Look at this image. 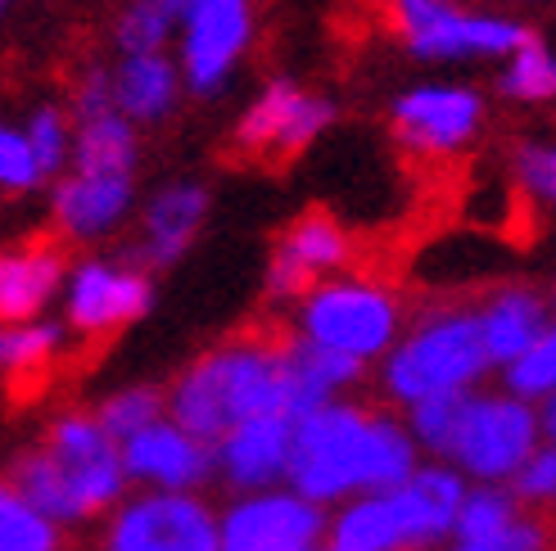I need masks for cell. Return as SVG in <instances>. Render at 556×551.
I'll return each instance as SVG.
<instances>
[{
  "mask_svg": "<svg viewBox=\"0 0 556 551\" xmlns=\"http://www.w3.org/2000/svg\"><path fill=\"white\" fill-rule=\"evenodd\" d=\"M516 492L525 502L556 507V448H543L525 461V471L516 475Z\"/></svg>",
  "mask_w": 556,
  "mask_h": 551,
  "instance_id": "obj_39",
  "label": "cell"
},
{
  "mask_svg": "<svg viewBox=\"0 0 556 551\" xmlns=\"http://www.w3.org/2000/svg\"><path fill=\"white\" fill-rule=\"evenodd\" d=\"M330 118H336V108H330L326 100L294 91L290 81H271V87L258 95V104L240 118L227 158H236V163L254 158V163H263V168L281 172L290 158H299L303 150H308V141Z\"/></svg>",
  "mask_w": 556,
  "mask_h": 551,
  "instance_id": "obj_6",
  "label": "cell"
},
{
  "mask_svg": "<svg viewBox=\"0 0 556 551\" xmlns=\"http://www.w3.org/2000/svg\"><path fill=\"white\" fill-rule=\"evenodd\" d=\"M150 308V281L136 271H118L109 262H87L73 276L68 294V321L81 339L114 335L118 325L136 321Z\"/></svg>",
  "mask_w": 556,
  "mask_h": 551,
  "instance_id": "obj_13",
  "label": "cell"
},
{
  "mask_svg": "<svg viewBox=\"0 0 556 551\" xmlns=\"http://www.w3.org/2000/svg\"><path fill=\"white\" fill-rule=\"evenodd\" d=\"M177 95V77L173 64L163 54H127L123 68L114 73V100H118V114L127 118H163L173 108Z\"/></svg>",
  "mask_w": 556,
  "mask_h": 551,
  "instance_id": "obj_23",
  "label": "cell"
},
{
  "mask_svg": "<svg viewBox=\"0 0 556 551\" xmlns=\"http://www.w3.org/2000/svg\"><path fill=\"white\" fill-rule=\"evenodd\" d=\"M249 41V0H194L186 18V81L213 95Z\"/></svg>",
  "mask_w": 556,
  "mask_h": 551,
  "instance_id": "obj_10",
  "label": "cell"
},
{
  "mask_svg": "<svg viewBox=\"0 0 556 551\" xmlns=\"http://www.w3.org/2000/svg\"><path fill=\"white\" fill-rule=\"evenodd\" d=\"M543 339V298L534 290H503L484 308V344L493 362H520Z\"/></svg>",
  "mask_w": 556,
  "mask_h": 551,
  "instance_id": "obj_21",
  "label": "cell"
},
{
  "mask_svg": "<svg viewBox=\"0 0 556 551\" xmlns=\"http://www.w3.org/2000/svg\"><path fill=\"white\" fill-rule=\"evenodd\" d=\"M267 290H271V298L313 294V290H317V271L303 262V258H294L290 249H281V244H276V249H271V267H267Z\"/></svg>",
  "mask_w": 556,
  "mask_h": 551,
  "instance_id": "obj_38",
  "label": "cell"
},
{
  "mask_svg": "<svg viewBox=\"0 0 556 551\" xmlns=\"http://www.w3.org/2000/svg\"><path fill=\"white\" fill-rule=\"evenodd\" d=\"M299 425L303 421L290 417V411H263V417L236 425L217 448L227 479L240 488H258V484H271L276 475H286L294 461Z\"/></svg>",
  "mask_w": 556,
  "mask_h": 551,
  "instance_id": "obj_14",
  "label": "cell"
},
{
  "mask_svg": "<svg viewBox=\"0 0 556 551\" xmlns=\"http://www.w3.org/2000/svg\"><path fill=\"white\" fill-rule=\"evenodd\" d=\"M516 177H520L525 195H539V200L556 204V150L552 145H520Z\"/></svg>",
  "mask_w": 556,
  "mask_h": 551,
  "instance_id": "obj_36",
  "label": "cell"
},
{
  "mask_svg": "<svg viewBox=\"0 0 556 551\" xmlns=\"http://www.w3.org/2000/svg\"><path fill=\"white\" fill-rule=\"evenodd\" d=\"M131 158H136V141H131V127L109 114L81 127L77 136V172H91V177H131Z\"/></svg>",
  "mask_w": 556,
  "mask_h": 551,
  "instance_id": "obj_25",
  "label": "cell"
},
{
  "mask_svg": "<svg viewBox=\"0 0 556 551\" xmlns=\"http://www.w3.org/2000/svg\"><path fill=\"white\" fill-rule=\"evenodd\" d=\"M10 488L18 492L23 502H33L41 515H50V520H73V515H81L77 502H73V492H68V484H64V475H60V465H54V457L46 452V444L33 448V452H18V457H14V465H10Z\"/></svg>",
  "mask_w": 556,
  "mask_h": 551,
  "instance_id": "obj_24",
  "label": "cell"
},
{
  "mask_svg": "<svg viewBox=\"0 0 556 551\" xmlns=\"http://www.w3.org/2000/svg\"><path fill=\"white\" fill-rule=\"evenodd\" d=\"M493 362L484 344V317L476 312H439L389 357L384 384L403 402H426L439 394H457Z\"/></svg>",
  "mask_w": 556,
  "mask_h": 551,
  "instance_id": "obj_2",
  "label": "cell"
},
{
  "mask_svg": "<svg viewBox=\"0 0 556 551\" xmlns=\"http://www.w3.org/2000/svg\"><path fill=\"white\" fill-rule=\"evenodd\" d=\"M511 380V389L520 398H552L556 394V330H543V339L520 357V362H511L507 371Z\"/></svg>",
  "mask_w": 556,
  "mask_h": 551,
  "instance_id": "obj_34",
  "label": "cell"
},
{
  "mask_svg": "<svg viewBox=\"0 0 556 551\" xmlns=\"http://www.w3.org/2000/svg\"><path fill=\"white\" fill-rule=\"evenodd\" d=\"M46 452L54 457V465H60V475H64L81 515H96L100 507H109L118 498L127 461L118 457L114 438H109V430L100 421L68 411V417H60L50 425Z\"/></svg>",
  "mask_w": 556,
  "mask_h": 551,
  "instance_id": "obj_7",
  "label": "cell"
},
{
  "mask_svg": "<svg viewBox=\"0 0 556 551\" xmlns=\"http://www.w3.org/2000/svg\"><path fill=\"white\" fill-rule=\"evenodd\" d=\"M60 538H54L50 515H41L33 502H23L14 488L0 492V551H54Z\"/></svg>",
  "mask_w": 556,
  "mask_h": 551,
  "instance_id": "obj_30",
  "label": "cell"
},
{
  "mask_svg": "<svg viewBox=\"0 0 556 551\" xmlns=\"http://www.w3.org/2000/svg\"><path fill=\"white\" fill-rule=\"evenodd\" d=\"M399 330V303L371 281L317 285L303 308V335L349 357H376Z\"/></svg>",
  "mask_w": 556,
  "mask_h": 551,
  "instance_id": "obj_5",
  "label": "cell"
},
{
  "mask_svg": "<svg viewBox=\"0 0 556 551\" xmlns=\"http://www.w3.org/2000/svg\"><path fill=\"white\" fill-rule=\"evenodd\" d=\"M127 200H131V177L73 172L60 190H54V231L68 235V240L100 235L123 217Z\"/></svg>",
  "mask_w": 556,
  "mask_h": 551,
  "instance_id": "obj_17",
  "label": "cell"
},
{
  "mask_svg": "<svg viewBox=\"0 0 556 551\" xmlns=\"http://www.w3.org/2000/svg\"><path fill=\"white\" fill-rule=\"evenodd\" d=\"M543 547H547V525H543V520H516L503 538L462 542L457 551H543Z\"/></svg>",
  "mask_w": 556,
  "mask_h": 551,
  "instance_id": "obj_40",
  "label": "cell"
},
{
  "mask_svg": "<svg viewBox=\"0 0 556 551\" xmlns=\"http://www.w3.org/2000/svg\"><path fill=\"white\" fill-rule=\"evenodd\" d=\"M294 335L281 321L244 325L231 344L200 357L168 394V407L186 434L200 444H222L236 425L281 411V357Z\"/></svg>",
  "mask_w": 556,
  "mask_h": 551,
  "instance_id": "obj_1",
  "label": "cell"
},
{
  "mask_svg": "<svg viewBox=\"0 0 556 551\" xmlns=\"http://www.w3.org/2000/svg\"><path fill=\"white\" fill-rule=\"evenodd\" d=\"M480 123V100L470 91H412L394 104V131L399 145L412 154H439L448 158L470 141V131Z\"/></svg>",
  "mask_w": 556,
  "mask_h": 551,
  "instance_id": "obj_12",
  "label": "cell"
},
{
  "mask_svg": "<svg viewBox=\"0 0 556 551\" xmlns=\"http://www.w3.org/2000/svg\"><path fill=\"white\" fill-rule=\"evenodd\" d=\"M384 23L426 60H453V54H516L530 46L534 33H525L503 18H476L457 10L453 0H384Z\"/></svg>",
  "mask_w": 556,
  "mask_h": 551,
  "instance_id": "obj_4",
  "label": "cell"
},
{
  "mask_svg": "<svg viewBox=\"0 0 556 551\" xmlns=\"http://www.w3.org/2000/svg\"><path fill=\"white\" fill-rule=\"evenodd\" d=\"M281 249H290L294 258H303L313 271H326V267H349L353 262V244H349V235L340 231V222H330V217L321 213V208H313V213H303L299 222L276 240Z\"/></svg>",
  "mask_w": 556,
  "mask_h": 551,
  "instance_id": "obj_26",
  "label": "cell"
},
{
  "mask_svg": "<svg viewBox=\"0 0 556 551\" xmlns=\"http://www.w3.org/2000/svg\"><path fill=\"white\" fill-rule=\"evenodd\" d=\"M64 240L68 235L46 231L5 254V262H0V317L10 325L37 317L46 308V298L54 294L60 271H64Z\"/></svg>",
  "mask_w": 556,
  "mask_h": 551,
  "instance_id": "obj_15",
  "label": "cell"
},
{
  "mask_svg": "<svg viewBox=\"0 0 556 551\" xmlns=\"http://www.w3.org/2000/svg\"><path fill=\"white\" fill-rule=\"evenodd\" d=\"M534 434H539V421L525 402H516V398H476L453 457L480 479L520 475L525 461L534 457Z\"/></svg>",
  "mask_w": 556,
  "mask_h": 551,
  "instance_id": "obj_9",
  "label": "cell"
},
{
  "mask_svg": "<svg viewBox=\"0 0 556 551\" xmlns=\"http://www.w3.org/2000/svg\"><path fill=\"white\" fill-rule=\"evenodd\" d=\"M163 398L159 389H127V394H114L104 407H100V425L109 430V438H136L146 434L150 425H159V411H163Z\"/></svg>",
  "mask_w": 556,
  "mask_h": 551,
  "instance_id": "obj_32",
  "label": "cell"
},
{
  "mask_svg": "<svg viewBox=\"0 0 556 551\" xmlns=\"http://www.w3.org/2000/svg\"><path fill=\"white\" fill-rule=\"evenodd\" d=\"M321 511L308 498H254L227 515L222 551H317Z\"/></svg>",
  "mask_w": 556,
  "mask_h": 551,
  "instance_id": "obj_11",
  "label": "cell"
},
{
  "mask_svg": "<svg viewBox=\"0 0 556 551\" xmlns=\"http://www.w3.org/2000/svg\"><path fill=\"white\" fill-rule=\"evenodd\" d=\"M23 136H27V141H33V150H37L41 177H50V172L64 163V150H68L64 114H60V108H37V114H33V127H27Z\"/></svg>",
  "mask_w": 556,
  "mask_h": 551,
  "instance_id": "obj_37",
  "label": "cell"
},
{
  "mask_svg": "<svg viewBox=\"0 0 556 551\" xmlns=\"http://www.w3.org/2000/svg\"><path fill=\"white\" fill-rule=\"evenodd\" d=\"M194 0H136L118 23V46L127 54H159V41L173 33V23L190 18Z\"/></svg>",
  "mask_w": 556,
  "mask_h": 551,
  "instance_id": "obj_27",
  "label": "cell"
},
{
  "mask_svg": "<svg viewBox=\"0 0 556 551\" xmlns=\"http://www.w3.org/2000/svg\"><path fill=\"white\" fill-rule=\"evenodd\" d=\"M123 461H127V475L154 479L163 488H186L208 475L204 444L194 434H186L181 425H150L146 434L127 438Z\"/></svg>",
  "mask_w": 556,
  "mask_h": 551,
  "instance_id": "obj_16",
  "label": "cell"
},
{
  "mask_svg": "<svg viewBox=\"0 0 556 551\" xmlns=\"http://www.w3.org/2000/svg\"><path fill=\"white\" fill-rule=\"evenodd\" d=\"M470 402H476V398H470L466 389L416 402V407H412V430H416V438H421L426 448H434V452H453L457 438H462V425H466V417H470Z\"/></svg>",
  "mask_w": 556,
  "mask_h": 551,
  "instance_id": "obj_29",
  "label": "cell"
},
{
  "mask_svg": "<svg viewBox=\"0 0 556 551\" xmlns=\"http://www.w3.org/2000/svg\"><path fill=\"white\" fill-rule=\"evenodd\" d=\"M326 551H412L399 498L394 492H376V498L344 511V520L336 525V534H330Z\"/></svg>",
  "mask_w": 556,
  "mask_h": 551,
  "instance_id": "obj_22",
  "label": "cell"
},
{
  "mask_svg": "<svg viewBox=\"0 0 556 551\" xmlns=\"http://www.w3.org/2000/svg\"><path fill=\"white\" fill-rule=\"evenodd\" d=\"M0 181H5V190H27L41 181V163H37V150L27 136L18 131H5L0 136Z\"/></svg>",
  "mask_w": 556,
  "mask_h": 551,
  "instance_id": "obj_35",
  "label": "cell"
},
{
  "mask_svg": "<svg viewBox=\"0 0 556 551\" xmlns=\"http://www.w3.org/2000/svg\"><path fill=\"white\" fill-rule=\"evenodd\" d=\"M412 479V438L389 421L371 417V452H367V488L371 492H394Z\"/></svg>",
  "mask_w": 556,
  "mask_h": 551,
  "instance_id": "obj_28",
  "label": "cell"
},
{
  "mask_svg": "<svg viewBox=\"0 0 556 551\" xmlns=\"http://www.w3.org/2000/svg\"><path fill=\"white\" fill-rule=\"evenodd\" d=\"M543 430H547V438H552V448H556V394L547 398V411H543Z\"/></svg>",
  "mask_w": 556,
  "mask_h": 551,
  "instance_id": "obj_41",
  "label": "cell"
},
{
  "mask_svg": "<svg viewBox=\"0 0 556 551\" xmlns=\"http://www.w3.org/2000/svg\"><path fill=\"white\" fill-rule=\"evenodd\" d=\"M204 190L200 185H168L163 195L146 208V244H141V258L150 267H168L177 262L186 249H190V240L194 231H200L204 222Z\"/></svg>",
  "mask_w": 556,
  "mask_h": 551,
  "instance_id": "obj_19",
  "label": "cell"
},
{
  "mask_svg": "<svg viewBox=\"0 0 556 551\" xmlns=\"http://www.w3.org/2000/svg\"><path fill=\"white\" fill-rule=\"evenodd\" d=\"M503 91L516 100H552L556 95V60L539 46V37H530V46L516 50V60L503 77Z\"/></svg>",
  "mask_w": 556,
  "mask_h": 551,
  "instance_id": "obj_33",
  "label": "cell"
},
{
  "mask_svg": "<svg viewBox=\"0 0 556 551\" xmlns=\"http://www.w3.org/2000/svg\"><path fill=\"white\" fill-rule=\"evenodd\" d=\"M399 511H403V525H407V547L412 551H426L430 542H439L457 525V515L466 507L462 498V479L448 471H421L412 475L403 488H394Z\"/></svg>",
  "mask_w": 556,
  "mask_h": 551,
  "instance_id": "obj_18",
  "label": "cell"
},
{
  "mask_svg": "<svg viewBox=\"0 0 556 551\" xmlns=\"http://www.w3.org/2000/svg\"><path fill=\"white\" fill-rule=\"evenodd\" d=\"M104 551H222V529L204 502L181 492H154L114 520Z\"/></svg>",
  "mask_w": 556,
  "mask_h": 551,
  "instance_id": "obj_8",
  "label": "cell"
},
{
  "mask_svg": "<svg viewBox=\"0 0 556 551\" xmlns=\"http://www.w3.org/2000/svg\"><path fill=\"white\" fill-rule=\"evenodd\" d=\"M0 357H5V394L10 407H27L50 389L54 357H60V330L54 325H27V330H5L0 339Z\"/></svg>",
  "mask_w": 556,
  "mask_h": 551,
  "instance_id": "obj_20",
  "label": "cell"
},
{
  "mask_svg": "<svg viewBox=\"0 0 556 551\" xmlns=\"http://www.w3.org/2000/svg\"><path fill=\"white\" fill-rule=\"evenodd\" d=\"M511 525H516V511H511L507 492L480 488V492H470L462 515H457V538L462 542H489V538H503Z\"/></svg>",
  "mask_w": 556,
  "mask_h": 551,
  "instance_id": "obj_31",
  "label": "cell"
},
{
  "mask_svg": "<svg viewBox=\"0 0 556 551\" xmlns=\"http://www.w3.org/2000/svg\"><path fill=\"white\" fill-rule=\"evenodd\" d=\"M371 417L357 407H321L299 425L290 479L308 502L344 498L349 488H367Z\"/></svg>",
  "mask_w": 556,
  "mask_h": 551,
  "instance_id": "obj_3",
  "label": "cell"
}]
</instances>
